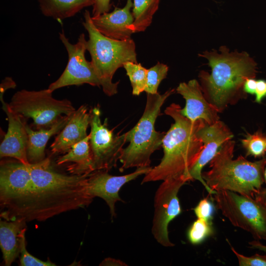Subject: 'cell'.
<instances>
[{
  "mask_svg": "<svg viewBox=\"0 0 266 266\" xmlns=\"http://www.w3.org/2000/svg\"><path fill=\"white\" fill-rule=\"evenodd\" d=\"M27 165L33 186L16 219L43 221L64 212L84 208L93 200L88 188L89 174L68 175L58 172L52 167L49 158Z\"/></svg>",
  "mask_w": 266,
  "mask_h": 266,
  "instance_id": "6da1fadb",
  "label": "cell"
},
{
  "mask_svg": "<svg viewBox=\"0 0 266 266\" xmlns=\"http://www.w3.org/2000/svg\"><path fill=\"white\" fill-rule=\"evenodd\" d=\"M219 50L220 53L214 50L200 54L208 60L211 72L201 70L199 77L205 98L221 113L246 98L244 84L246 79L255 77L257 64L245 52H230L226 46Z\"/></svg>",
  "mask_w": 266,
  "mask_h": 266,
  "instance_id": "7a4b0ae2",
  "label": "cell"
},
{
  "mask_svg": "<svg viewBox=\"0 0 266 266\" xmlns=\"http://www.w3.org/2000/svg\"><path fill=\"white\" fill-rule=\"evenodd\" d=\"M181 108L174 103L166 108V114L171 117L174 123L163 140L164 156L160 163L145 174L141 184L186 177L200 157L203 144L197 133L204 121H191L181 113Z\"/></svg>",
  "mask_w": 266,
  "mask_h": 266,
  "instance_id": "3957f363",
  "label": "cell"
},
{
  "mask_svg": "<svg viewBox=\"0 0 266 266\" xmlns=\"http://www.w3.org/2000/svg\"><path fill=\"white\" fill-rule=\"evenodd\" d=\"M235 142L225 143L209 162L210 169L201 176L213 192L230 191L255 198L265 182L266 156L251 162L240 155L233 159Z\"/></svg>",
  "mask_w": 266,
  "mask_h": 266,
  "instance_id": "277c9868",
  "label": "cell"
},
{
  "mask_svg": "<svg viewBox=\"0 0 266 266\" xmlns=\"http://www.w3.org/2000/svg\"><path fill=\"white\" fill-rule=\"evenodd\" d=\"M84 18L82 24L88 33L86 49L91 55V62L103 92L112 96L118 92L119 82H112L116 71L127 62L137 63L135 43L132 39L118 40L102 34L94 26L87 10Z\"/></svg>",
  "mask_w": 266,
  "mask_h": 266,
  "instance_id": "5b68a950",
  "label": "cell"
},
{
  "mask_svg": "<svg viewBox=\"0 0 266 266\" xmlns=\"http://www.w3.org/2000/svg\"><path fill=\"white\" fill-rule=\"evenodd\" d=\"M175 90L169 89L161 95L147 94L143 114L135 126L126 133L129 145L124 148L119 161L122 172L131 167L150 166L152 153L162 146L166 133L157 132L155 123L163 104Z\"/></svg>",
  "mask_w": 266,
  "mask_h": 266,
  "instance_id": "8992f818",
  "label": "cell"
},
{
  "mask_svg": "<svg viewBox=\"0 0 266 266\" xmlns=\"http://www.w3.org/2000/svg\"><path fill=\"white\" fill-rule=\"evenodd\" d=\"M48 88L39 91L23 89L12 96L9 105L22 117L33 119L36 129H47L64 115L69 116L75 109L67 99L53 98Z\"/></svg>",
  "mask_w": 266,
  "mask_h": 266,
  "instance_id": "52a82bcc",
  "label": "cell"
},
{
  "mask_svg": "<svg viewBox=\"0 0 266 266\" xmlns=\"http://www.w3.org/2000/svg\"><path fill=\"white\" fill-rule=\"evenodd\" d=\"M216 206L231 224L266 240V206L255 198L230 191H215Z\"/></svg>",
  "mask_w": 266,
  "mask_h": 266,
  "instance_id": "ba28073f",
  "label": "cell"
},
{
  "mask_svg": "<svg viewBox=\"0 0 266 266\" xmlns=\"http://www.w3.org/2000/svg\"><path fill=\"white\" fill-rule=\"evenodd\" d=\"M33 186L28 165L18 161H2L0 167V202L6 209L0 214L5 220L16 218Z\"/></svg>",
  "mask_w": 266,
  "mask_h": 266,
  "instance_id": "9c48e42d",
  "label": "cell"
},
{
  "mask_svg": "<svg viewBox=\"0 0 266 266\" xmlns=\"http://www.w3.org/2000/svg\"><path fill=\"white\" fill-rule=\"evenodd\" d=\"M90 112L91 132L89 135L94 171H108L116 166L120 159L123 146L127 142L126 133L115 134L113 130L107 127L106 121L102 124L99 107H94Z\"/></svg>",
  "mask_w": 266,
  "mask_h": 266,
  "instance_id": "30bf717a",
  "label": "cell"
},
{
  "mask_svg": "<svg viewBox=\"0 0 266 266\" xmlns=\"http://www.w3.org/2000/svg\"><path fill=\"white\" fill-rule=\"evenodd\" d=\"M189 181L184 175L164 180L156 192L152 233L156 241L163 246L174 245L169 239L168 226L181 213L178 193Z\"/></svg>",
  "mask_w": 266,
  "mask_h": 266,
  "instance_id": "8fae6325",
  "label": "cell"
},
{
  "mask_svg": "<svg viewBox=\"0 0 266 266\" xmlns=\"http://www.w3.org/2000/svg\"><path fill=\"white\" fill-rule=\"evenodd\" d=\"M59 38L68 55L67 65L61 76L51 83L48 89L52 92L68 86H79L88 84L100 86V81L91 62L85 57L86 41L84 33L81 34L77 42L71 43L64 33H59Z\"/></svg>",
  "mask_w": 266,
  "mask_h": 266,
  "instance_id": "7c38bea8",
  "label": "cell"
},
{
  "mask_svg": "<svg viewBox=\"0 0 266 266\" xmlns=\"http://www.w3.org/2000/svg\"><path fill=\"white\" fill-rule=\"evenodd\" d=\"M197 134L202 141L203 148L186 177L189 181L198 180L208 193L214 194L215 192L208 187L202 177V169L212 160L223 145L233 138V134L228 127L220 120L212 125L204 122L199 128Z\"/></svg>",
  "mask_w": 266,
  "mask_h": 266,
  "instance_id": "4fadbf2b",
  "label": "cell"
},
{
  "mask_svg": "<svg viewBox=\"0 0 266 266\" xmlns=\"http://www.w3.org/2000/svg\"><path fill=\"white\" fill-rule=\"evenodd\" d=\"M152 168L150 166L137 167L134 172L121 176L110 175L105 170H95L87 176L89 192L93 198L99 197L106 202L113 220L116 216L115 203L118 201H122L119 195L122 186L140 175H145Z\"/></svg>",
  "mask_w": 266,
  "mask_h": 266,
  "instance_id": "5bb4252c",
  "label": "cell"
},
{
  "mask_svg": "<svg viewBox=\"0 0 266 266\" xmlns=\"http://www.w3.org/2000/svg\"><path fill=\"white\" fill-rule=\"evenodd\" d=\"M2 108L7 117L8 129L0 145V158L10 157L28 165V134L26 123L22 116L14 112L0 95Z\"/></svg>",
  "mask_w": 266,
  "mask_h": 266,
  "instance_id": "9a60e30c",
  "label": "cell"
},
{
  "mask_svg": "<svg viewBox=\"0 0 266 266\" xmlns=\"http://www.w3.org/2000/svg\"><path fill=\"white\" fill-rule=\"evenodd\" d=\"M176 90L186 100L185 107L180 109L184 116L193 122L202 120L208 125L219 120L218 111L206 100L197 80L180 83Z\"/></svg>",
  "mask_w": 266,
  "mask_h": 266,
  "instance_id": "2e32d148",
  "label": "cell"
},
{
  "mask_svg": "<svg viewBox=\"0 0 266 266\" xmlns=\"http://www.w3.org/2000/svg\"><path fill=\"white\" fill-rule=\"evenodd\" d=\"M91 112L87 105H82L71 113L65 127L50 146L55 154H65L76 143L86 138L91 122Z\"/></svg>",
  "mask_w": 266,
  "mask_h": 266,
  "instance_id": "e0dca14e",
  "label": "cell"
},
{
  "mask_svg": "<svg viewBox=\"0 0 266 266\" xmlns=\"http://www.w3.org/2000/svg\"><path fill=\"white\" fill-rule=\"evenodd\" d=\"M133 7L132 0H127L126 5L122 8L116 7L111 12L92 16V22L100 33L109 38L118 40L131 39L133 33L131 27L134 21L131 12Z\"/></svg>",
  "mask_w": 266,
  "mask_h": 266,
  "instance_id": "ac0fdd59",
  "label": "cell"
},
{
  "mask_svg": "<svg viewBox=\"0 0 266 266\" xmlns=\"http://www.w3.org/2000/svg\"><path fill=\"white\" fill-rule=\"evenodd\" d=\"M69 116L64 115L51 127L36 131H33L26 124L28 134L27 152L29 163H37L45 158V149L48 141L51 136L62 130L66 124Z\"/></svg>",
  "mask_w": 266,
  "mask_h": 266,
  "instance_id": "d6986e66",
  "label": "cell"
},
{
  "mask_svg": "<svg viewBox=\"0 0 266 266\" xmlns=\"http://www.w3.org/2000/svg\"><path fill=\"white\" fill-rule=\"evenodd\" d=\"M71 163L66 170L73 175H88L94 171L93 160L91 150L89 135L74 144L56 161L58 165Z\"/></svg>",
  "mask_w": 266,
  "mask_h": 266,
  "instance_id": "ffe728a7",
  "label": "cell"
},
{
  "mask_svg": "<svg viewBox=\"0 0 266 266\" xmlns=\"http://www.w3.org/2000/svg\"><path fill=\"white\" fill-rule=\"evenodd\" d=\"M22 218L0 221V247L4 265L10 266L20 254L19 233L26 228Z\"/></svg>",
  "mask_w": 266,
  "mask_h": 266,
  "instance_id": "44dd1931",
  "label": "cell"
},
{
  "mask_svg": "<svg viewBox=\"0 0 266 266\" xmlns=\"http://www.w3.org/2000/svg\"><path fill=\"white\" fill-rule=\"evenodd\" d=\"M42 13L57 20L71 17L83 8L93 6L94 0H37Z\"/></svg>",
  "mask_w": 266,
  "mask_h": 266,
  "instance_id": "7402d4cb",
  "label": "cell"
},
{
  "mask_svg": "<svg viewBox=\"0 0 266 266\" xmlns=\"http://www.w3.org/2000/svg\"><path fill=\"white\" fill-rule=\"evenodd\" d=\"M160 0H133V15L134 21L131 27L133 33L144 31L152 23L153 17L158 9Z\"/></svg>",
  "mask_w": 266,
  "mask_h": 266,
  "instance_id": "603a6c76",
  "label": "cell"
},
{
  "mask_svg": "<svg viewBox=\"0 0 266 266\" xmlns=\"http://www.w3.org/2000/svg\"><path fill=\"white\" fill-rule=\"evenodd\" d=\"M123 67L130 79L133 95L139 96L145 90L148 69L142 66L140 64L133 62L125 63Z\"/></svg>",
  "mask_w": 266,
  "mask_h": 266,
  "instance_id": "cb8c5ba5",
  "label": "cell"
},
{
  "mask_svg": "<svg viewBox=\"0 0 266 266\" xmlns=\"http://www.w3.org/2000/svg\"><path fill=\"white\" fill-rule=\"evenodd\" d=\"M246 156L264 157L266 154V134L258 130L252 134L247 133L241 140Z\"/></svg>",
  "mask_w": 266,
  "mask_h": 266,
  "instance_id": "d4e9b609",
  "label": "cell"
},
{
  "mask_svg": "<svg viewBox=\"0 0 266 266\" xmlns=\"http://www.w3.org/2000/svg\"><path fill=\"white\" fill-rule=\"evenodd\" d=\"M212 221L198 218L190 226L187 232L189 241L194 245L202 243L213 234Z\"/></svg>",
  "mask_w": 266,
  "mask_h": 266,
  "instance_id": "484cf974",
  "label": "cell"
},
{
  "mask_svg": "<svg viewBox=\"0 0 266 266\" xmlns=\"http://www.w3.org/2000/svg\"><path fill=\"white\" fill-rule=\"evenodd\" d=\"M168 67L165 64L158 62L156 65L148 69L147 82L144 91L147 94H156L161 81L167 74Z\"/></svg>",
  "mask_w": 266,
  "mask_h": 266,
  "instance_id": "4316f807",
  "label": "cell"
},
{
  "mask_svg": "<svg viewBox=\"0 0 266 266\" xmlns=\"http://www.w3.org/2000/svg\"><path fill=\"white\" fill-rule=\"evenodd\" d=\"M26 228L23 229L19 233L20 245V265L21 266H55L50 260L43 261L31 255L26 249L25 233Z\"/></svg>",
  "mask_w": 266,
  "mask_h": 266,
  "instance_id": "83f0119b",
  "label": "cell"
},
{
  "mask_svg": "<svg viewBox=\"0 0 266 266\" xmlns=\"http://www.w3.org/2000/svg\"><path fill=\"white\" fill-rule=\"evenodd\" d=\"M228 243L237 257L240 266H266V255L256 254L251 256H246L238 253L229 241Z\"/></svg>",
  "mask_w": 266,
  "mask_h": 266,
  "instance_id": "f1b7e54d",
  "label": "cell"
},
{
  "mask_svg": "<svg viewBox=\"0 0 266 266\" xmlns=\"http://www.w3.org/2000/svg\"><path fill=\"white\" fill-rule=\"evenodd\" d=\"M193 210L198 218L212 221L215 208L207 198L201 200Z\"/></svg>",
  "mask_w": 266,
  "mask_h": 266,
  "instance_id": "f546056e",
  "label": "cell"
},
{
  "mask_svg": "<svg viewBox=\"0 0 266 266\" xmlns=\"http://www.w3.org/2000/svg\"><path fill=\"white\" fill-rule=\"evenodd\" d=\"M92 17L98 16L104 13L108 12L111 8V0H94Z\"/></svg>",
  "mask_w": 266,
  "mask_h": 266,
  "instance_id": "4dcf8cb0",
  "label": "cell"
},
{
  "mask_svg": "<svg viewBox=\"0 0 266 266\" xmlns=\"http://www.w3.org/2000/svg\"><path fill=\"white\" fill-rule=\"evenodd\" d=\"M255 101L260 103L266 96V81L264 80L257 81V86L255 92Z\"/></svg>",
  "mask_w": 266,
  "mask_h": 266,
  "instance_id": "1f68e13d",
  "label": "cell"
},
{
  "mask_svg": "<svg viewBox=\"0 0 266 266\" xmlns=\"http://www.w3.org/2000/svg\"><path fill=\"white\" fill-rule=\"evenodd\" d=\"M256 86L257 80L254 78H248L244 83L243 90L246 94L254 95L255 94Z\"/></svg>",
  "mask_w": 266,
  "mask_h": 266,
  "instance_id": "d6a6232c",
  "label": "cell"
},
{
  "mask_svg": "<svg viewBox=\"0 0 266 266\" xmlns=\"http://www.w3.org/2000/svg\"><path fill=\"white\" fill-rule=\"evenodd\" d=\"M100 266H128L121 260H117L112 258H106L104 259Z\"/></svg>",
  "mask_w": 266,
  "mask_h": 266,
  "instance_id": "836d02e7",
  "label": "cell"
},
{
  "mask_svg": "<svg viewBox=\"0 0 266 266\" xmlns=\"http://www.w3.org/2000/svg\"><path fill=\"white\" fill-rule=\"evenodd\" d=\"M264 179L266 184V167L264 171ZM255 199L266 206V186L262 188L260 191L255 195Z\"/></svg>",
  "mask_w": 266,
  "mask_h": 266,
  "instance_id": "e575fe53",
  "label": "cell"
},
{
  "mask_svg": "<svg viewBox=\"0 0 266 266\" xmlns=\"http://www.w3.org/2000/svg\"><path fill=\"white\" fill-rule=\"evenodd\" d=\"M16 86L14 81L10 77H6L0 85V94H3L7 89L13 88Z\"/></svg>",
  "mask_w": 266,
  "mask_h": 266,
  "instance_id": "d590c367",
  "label": "cell"
},
{
  "mask_svg": "<svg viewBox=\"0 0 266 266\" xmlns=\"http://www.w3.org/2000/svg\"><path fill=\"white\" fill-rule=\"evenodd\" d=\"M249 247L252 249H256L266 252V245L263 244L259 240H255L249 242Z\"/></svg>",
  "mask_w": 266,
  "mask_h": 266,
  "instance_id": "8d00e7d4",
  "label": "cell"
}]
</instances>
